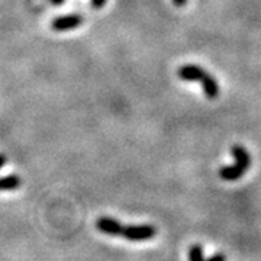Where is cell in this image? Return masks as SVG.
<instances>
[{
  "instance_id": "3",
  "label": "cell",
  "mask_w": 261,
  "mask_h": 261,
  "mask_svg": "<svg viewBox=\"0 0 261 261\" xmlns=\"http://www.w3.org/2000/svg\"><path fill=\"white\" fill-rule=\"evenodd\" d=\"M83 22V16L79 15V13L61 15V16H57L56 19H53L51 29L56 31V32H68V31H73V29L82 27Z\"/></svg>"
},
{
  "instance_id": "8",
  "label": "cell",
  "mask_w": 261,
  "mask_h": 261,
  "mask_svg": "<svg viewBox=\"0 0 261 261\" xmlns=\"http://www.w3.org/2000/svg\"><path fill=\"white\" fill-rule=\"evenodd\" d=\"M189 261H205L203 248L199 244H195L189 248Z\"/></svg>"
},
{
  "instance_id": "1",
  "label": "cell",
  "mask_w": 261,
  "mask_h": 261,
  "mask_svg": "<svg viewBox=\"0 0 261 261\" xmlns=\"http://www.w3.org/2000/svg\"><path fill=\"white\" fill-rule=\"evenodd\" d=\"M177 75L183 82H200L207 99H216L219 96V84L206 70L199 65L186 64L177 70Z\"/></svg>"
},
{
  "instance_id": "6",
  "label": "cell",
  "mask_w": 261,
  "mask_h": 261,
  "mask_svg": "<svg viewBox=\"0 0 261 261\" xmlns=\"http://www.w3.org/2000/svg\"><path fill=\"white\" fill-rule=\"evenodd\" d=\"M245 174V170L240 167L238 164H232V166H224L219 168V177L226 181H235L240 180Z\"/></svg>"
},
{
  "instance_id": "2",
  "label": "cell",
  "mask_w": 261,
  "mask_h": 261,
  "mask_svg": "<svg viewBox=\"0 0 261 261\" xmlns=\"http://www.w3.org/2000/svg\"><path fill=\"white\" fill-rule=\"evenodd\" d=\"M157 235L155 226L151 224H141V225H125L122 235L125 240L130 243H144L149 241Z\"/></svg>"
},
{
  "instance_id": "13",
  "label": "cell",
  "mask_w": 261,
  "mask_h": 261,
  "mask_svg": "<svg viewBox=\"0 0 261 261\" xmlns=\"http://www.w3.org/2000/svg\"><path fill=\"white\" fill-rule=\"evenodd\" d=\"M54 6H61V5H64L65 0H49Z\"/></svg>"
},
{
  "instance_id": "11",
  "label": "cell",
  "mask_w": 261,
  "mask_h": 261,
  "mask_svg": "<svg viewBox=\"0 0 261 261\" xmlns=\"http://www.w3.org/2000/svg\"><path fill=\"white\" fill-rule=\"evenodd\" d=\"M173 3L177 6V8H181V6H185L187 3V0H173Z\"/></svg>"
},
{
  "instance_id": "4",
  "label": "cell",
  "mask_w": 261,
  "mask_h": 261,
  "mask_svg": "<svg viewBox=\"0 0 261 261\" xmlns=\"http://www.w3.org/2000/svg\"><path fill=\"white\" fill-rule=\"evenodd\" d=\"M125 225L119 222L118 219L111 218V216H100L96 221V228L97 231H100L105 235H111V237H121Z\"/></svg>"
},
{
  "instance_id": "7",
  "label": "cell",
  "mask_w": 261,
  "mask_h": 261,
  "mask_svg": "<svg viewBox=\"0 0 261 261\" xmlns=\"http://www.w3.org/2000/svg\"><path fill=\"white\" fill-rule=\"evenodd\" d=\"M22 185V180L19 176L15 174H10V176H5V177H0V192H5V190H16Z\"/></svg>"
},
{
  "instance_id": "5",
  "label": "cell",
  "mask_w": 261,
  "mask_h": 261,
  "mask_svg": "<svg viewBox=\"0 0 261 261\" xmlns=\"http://www.w3.org/2000/svg\"><path fill=\"white\" fill-rule=\"evenodd\" d=\"M232 155L235 159V164H238L240 167H243L245 171L251 167V155L243 145H233L232 147Z\"/></svg>"
},
{
  "instance_id": "9",
  "label": "cell",
  "mask_w": 261,
  "mask_h": 261,
  "mask_svg": "<svg viewBox=\"0 0 261 261\" xmlns=\"http://www.w3.org/2000/svg\"><path fill=\"white\" fill-rule=\"evenodd\" d=\"M106 2H108V0H90V3H92V8L96 10L102 9L103 6L106 5Z\"/></svg>"
},
{
  "instance_id": "12",
  "label": "cell",
  "mask_w": 261,
  "mask_h": 261,
  "mask_svg": "<svg viewBox=\"0 0 261 261\" xmlns=\"http://www.w3.org/2000/svg\"><path fill=\"white\" fill-rule=\"evenodd\" d=\"M8 163V159H6V155L5 154H0V168L3 167L5 164Z\"/></svg>"
},
{
  "instance_id": "10",
  "label": "cell",
  "mask_w": 261,
  "mask_h": 261,
  "mask_svg": "<svg viewBox=\"0 0 261 261\" xmlns=\"http://www.w3.org/2000/svg\"><path fill=\"white\" fill-rule=\"evenodd\" d=\"M205 261H225V255L224 254H221V252H218V254H214L212 257H209V258Z\"/></svg>"
}]
</instances>
